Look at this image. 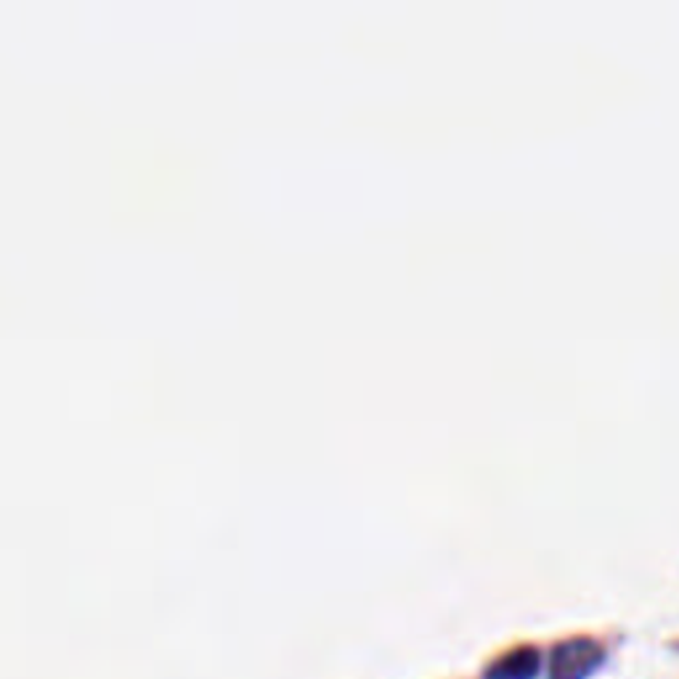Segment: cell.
<instances>
[{
	"label": "cell",
	"mask_w": 679,
	"mask_h": 679,
	"mask_svg": "<svg viewBox=\"0 0 679 679\" xmlns=\"http://www.w3.org/2000/svg\"><path fill=\"white\" fill-rule=\"evenodd\" d=\"M541 658L532 648H517L491 666L489 679H534L539 675Z\"/></svg>",
	"instance_id": "2"
},
{
	"label": "cell",
	"mask_w": 679,
	"mask_h": 679,
	"mask_svg": "<svg viewBox=\"0 0 679 679\" xmlns=\"http://www.w3.org/2000/svg\"><path fill=\"white\" fill-rule=\"evenodd\" d=\"M603 664V648L594 639H568L549 658V679H590Z\"/></svg>",
	"instance_id": "1"
}]
</instances>
